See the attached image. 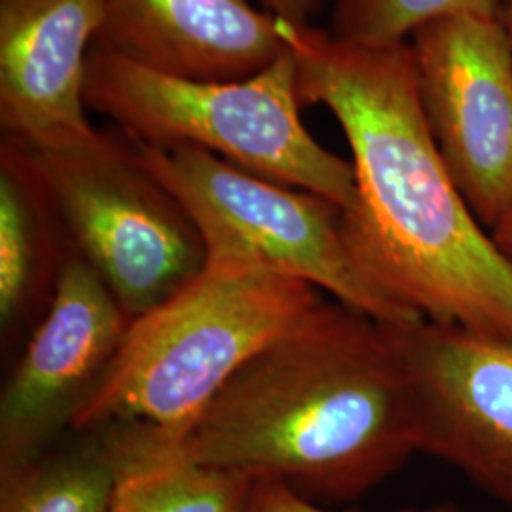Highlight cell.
<instances>
[{
	"label": "cell",
	"instance_id": "cell-1",
	"mask_svg": "<svg viewBox=\"0 0 512 512\" xmlns=\"http://www.w3.org/2000/svg\"><path fill=\"white\" fill-rule=\"evenodd\" d=\"M304 105L344 129L355 200L349 251L423 319L512 338V266L465 202L429 128L410 46L368 48L277 19Z\"/></svg>",
	"mask_w": 512,
	"mask_h": 512
},
{
	"label": "cell",
	"instance_id": "cell-2",
	"mask_svg": "<svg viewBox=\"0 0 512 512\" xmlns=\"http://www.w3.org/2000/svg\"><path fill=\"white\" fill-rule=\"evenodd\" d=\"M416 452L410 389L389 330L323 300L154 461L272 480L321 505L363 497Z\"/></svg>",
	"mask_w": 512,
	"mask_h": 512
},
{
	"label": "cell",
	"instance_id": "cell-3",
	"mask_svg": "<svg viewBox=\"0 0 512 512\" xmlns=\"http://www.w3.org/2000/svg\"><path fill=\"white\" fill-rule=\"evenodd\" d=\"M323 302L313 285L247 258H207L202 274L129 323L73 429L128 431L135 467L183 435L243 366Z\"/></svg>",
	"mask_w": 512,
	"mask_h": 512
},
{
	"label": "cell",
	"instance_id": "cell-4",
	"mask_svg": "<svg viewBox=\"0 0 512 512\" xmlns=\"http://www.w3.org/2000/svg\"><path fill=\"white\" fill-rule=\"evenodd\" d=\"M84 97L129 139L213 152L275 183L306 190L342 211L355 200L351 162L321 147L300 118L293 54L241 80H192L141 67L93 44Z\"/></svg>",
	"mask_w": 512,
	"mask_h": 512
},
{
	"label": "cell",
	"instance_id": "cell-5",
	"mask_svg": "<svg viewBox=\"0 0 512 512\" xmlns=\"http://www.w3.org/2000/svg\"><path fill=\"white\" fill-rule=\"evenodd\" d=\"M19 143L48 190L69 249L131 321L202 274L207 249L200 230L120 129H93L44 147Z\"/></svg>",
	"mask_w": 512,
	"mask_h": 512
},
{
	"label": "cell",
	"instance_id": "cell-6",
	"mask_svg": "<svg viewBox=\"0 0 512 512\" xmlns=\"http://www.w3.org/2000/svg\"><path fill=\"white\" fill-rule=\"evenodd\" d=\"M131 143L194 220L207 258L264 264L387 325L423 319L359 268L344 236V211L336 203L264 179L203 148Z\"/></svg>",
	"mask_w": 512,
	"mask_h": 512
},
{
	"label": "cell",
	"instance_id": "cell-7",
	"mask_svg": "<svg viewBox=\"0 0 512 512\" xmlns=\"http://www.w3.org/2000/svg\"><path fill=\"white\" fill-rule=\"evenodd\" d=\"M440 156L482 226L512 207V44L495 18L458 16L410 38Z\"/></svg>",
	"mask_w": 512,
	"mask_h": 512
},
{
	"label": "cell",
	"instance_id": "cell-8",
	"mask_svg": "<svg viewBox=\"0 0 512 512\" xmlns=\"http://www.w3.org/2000/svg\"><path fill=\"white\" fill-rule=\"evenodd\" d=\"M384 325L406 372L418 452L512 509V338L429 319Z\"/></svg>",
	"mask_w": 512,
	"mask_h": 512
},
{
	"label": "cell",
	"instance_id": "cell-9",
	"mask_svg": "<svg viewBox=\"0 0 512 512\" xmlns=\"http://www.w3.org/2000/svg\"><path fill=\"white\" fill-rule=\"evenodd\" d=\"M131 319L69 249L54 300L27 338L0 393V475L73 429L122 346Z\"/></svg>",
	"mask_w": 512,
	"mask_h": 512
},
{
	"label": "cell",
	"instance_id": "cell-10",
	"mask_svg": "<svg viewBox=\"0 0 512 512\" xmlns=\"http://www.w3.org/2000/svg\"><path fill=\"white\" fill-rule=\"evenodd\" d=\"M103 21L105 0H0L2 137L44 147L92 133L84 86Z\"/></svg>",
	"mask_w": 512,
	"mask_h": 512
},
{
	"label": "cell",
	"instance_id": "cell-11",
	"mask_svg": "<svg viewBox=\"0 0 512 512\" xmlns=\"http://www.w3.org/2000/svg\"><path fill=\"white\" fill-rule=\"evenodd\" d=\"M97 44L192 80L249 78L287 52L277 18L249 0H105Z\"/></svg>",
	"mask_w": 512,
	"mask_h": 512
},
{
	"label": "cell",
	"instance_id": "cell-12",
	"mask_svg": "<svg viewBox=\"0 0 512 512\" xmlns=\"http://www.w3.org/2000/svg\"><path fill=\"white\" fill-rule=\"evenodd\" d=\"M69 243L25 147L0 143V342L18 357L54 300Z\"/></svg>",
	"mask_w": 512,
	"mask_h": 512
},
{
	"label": "cell",
	"instance_id": "cell-13",
	"mask_svg": "<svg viewBox=\"0 0 512 512\" xmlns=\"http://www.w3.org/2000/svg\"><path fill=\"white\" fill-rule=\"evenodd\" d=\"M128 469L118 427L71 429L37 458L0 475V512H110Z\"/></svg>",
	"mask_w": 512,
	"mask_h": 512
},
{
	"label": "cell",
	"instance_id": "cell-14",
	"mask_svg": "<svg viewBox=\"0 0 512 512\" xmlns=\"http://www.w3.org/2000/svg\"><path fill=\"white\" fill-rule=\"evenodd\" d=\"M249 476L158 459L126 473L110 512H245Z\"/></svg>",
	"mask_w": 512,
	"mask_h": 512
},
{
	"label": "cell",
	"instance_id": "cell-15",
	"mask_svg": "<svg viewBox=\"0 0 512 512\" xmlns=\"http://www.w3.org/2000/svg\"><path fill=\"white\" fill-rule=\"evenodd\" d=\"M495 6L497 0H338L334 37L368 48L403 46L440 19L495 18Z\"/></svg>",
	"mask_w": 512,
	"mask_h": 512
},
{
	"label": "cell",
	"instance_id": "cell-16",
	"mask_svg": "<svg viewBox=\"0 0 512 512\" xmlns=\"http://www.w3.org/2000/svg\"><path fill=\"white\" fill-rule=\"evenodd\" d=\"M245 512H334L272 480H255ZM418 512H458L450 505Z\"/></svg>",
	"mask_w": 512,
	"mask_h": 512
},
{
	"label": "cell",
	"instance_id": "cell-17",
	"mask_svg": "<svg viewBox=\"0 0 512 512\" xmlns=\"http://www.w3.org/2000/svg\"><path fill=\"white\" fill-rule=\"evenodd\" d=\"M268 14L293 25H310V16L323 0H260Z\"/></svg>",
	"mask_w": 512,
	"mask_h": 512
},
{
	"label": "cell",
	"instance_id": "cell-18",
	"mask_svg": "<svg viewBox=\"0 0 512 512\" xmlns=\"http://www.w3.org/2000/svg\"><path fill=\"white\" fill-rule=\"evenodd\" d=\"M492 238H494L497 249L501 251V255L505 256L507 262L512 266V207L492 230Z\"/></svg>",
	"mask_w": 512,
	"mask_h": 512
},
{
	"label": "cell",
	"instance_id": "cell-19",
	"mask_svg": "<svg viewBox=\"0 0 512 512\" xmlns=\"http://www.w3.org/2000/svg\"><path fill=\"white\" fill-rule=\"evenodd\" d=\"M511 33H512V31H511ZM511 44H512V35H511Z\"/></svg>",
	"mask_w": 512,
	"mask_h": 512
}]
</instances>
